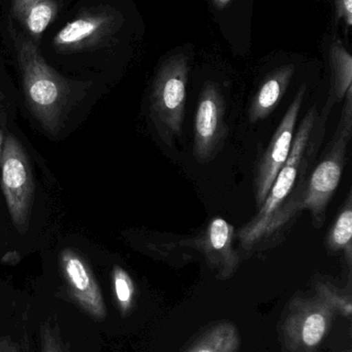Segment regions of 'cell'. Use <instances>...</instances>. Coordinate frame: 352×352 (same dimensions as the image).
<instances>
[{
    "instance_id": "4fadbf2b",
    "label": "cell",
    "mask_w": 352,
    "mask_h": 352,
    "mask_svg": "<svg viewBox=\"0 0 352 352\" xmlns=\"http://www.w3.org/2000/svg\"><path fill=\"white\" fill-rule=\"evenodd\" d=\"M329 59L332 87L328 102L322 109V119H326L334 103L344 99L346 93L352 89V56L340 39H335L331 43Z\"/></svg>"
},
{
    "instance_id": "cb8c5ba5",
    "label": "cell",
    "mask_w": 352,
    "mask_h": 352,
    "mask_svg": "<svg viewBox=\"0 0 352 352\" xmlns=\"http://www.w3.org/2000/svg\"><path fill=\"white\" fill-rule=\"evenodd\" d=\"M25 352H29L28 351V347H26V351H25Z\"/></svg>"
},
{
    "instance_id": "e0dca14e",
    "label": "cell",
    "mask_w": 352,
    "mask_h": 352,
    "mask_svg": "<svg viewBox=\"0 0 352 352\" xmlns=\"http://www.w3.org/2000/svg\"><path fill=\"white\" fill-rule=\"evenodd\" d=\"M41 352H65L61 339L58 337L57 332L54 330L49 322L41 324L39 329Z\"/></svg>"
},
{
    "instance_id": "7c38bea8",
    "label": "cell",
    "mask_w": 352,
    "mask_h": 352,
    "mask_svg": "<svg viewBox=\"0 0 352 352\" xmlns=\"http://www.w3.org/2000/svg\"><path fill=\"white\" fill-rule=\"evenodd\" d=\"M293 72L295 68L293 65H284L267 76L250 104L249 119L251 123L262 121L276 109L289 88Z\"/></svg>"
},
{
    "instance_id": "30bf717a",
    "label": "cell",
    "mask_w": 352,
    "mask_h": 352,
    "mask_svg": "<svg viewBox=\"0 0 352 352\" xmlns=\"http://www.w3.org/2000/svg\"><path fill=\"white\" fill-rule=\"evenodd\" d=\"M235 228L221 217L213 219L198 241L205 258L221 278L231 276L240 264V256L234 248Z\"/></svg>"
},
{
    "instance_id": "d6986e66",
    "label": "cell",
    "mask_w": 352,
    "mask_h": 352,
    "mask_svg": "<svg viewBox=\"0 0 352 352\" xmlns=\"http://www.w3.org/2000/svg\"><path fill=\"white\" fill-rule=\"evenodd\" d=\"M21 261V256L16 250H12V252H6L3 256H2L1 262L4 264L8 265H17Z\"/></svg>"
},
{
    "instance_id": "ac0fdd59",
    "label": "cell",
    "mask_w": 352,
    "mask_h": 352,
    "mask_svg": "<svg viewBox=\"0 0 352 352\" xmlns=\"http://www.w3.org/2000/svg\"><path fill=\"white\" fill-rule=\"evenodd\" d=\"M337 20L343 21L347 28L352 26V0H334Z\"/></svg>"
},
{
    "instance_id": "44dd1931",
    "label": "cell",
    "mask_w": 352,
    "mask_h": 352,
    "mask_svg": "<svg viewBox=\"0 0 352 352\" xmlns=\"http://www.w3.org/2000/svg\"><path fill=\"white\" fill-rule=\"evenodd\" d=\"M231 2V0H213V4L219 10H225Z\"/></svg>"
},
{
    "instance_id": "8fae6325",
    "label": "cell",
    "mask_w": 352,
    "mask_h": 352,
    "mask_svg": "<svg viewBox=\"0 0 352 352\" xmlns=\"http://www.w3.org/2000/svg\"><path fill=\"white\" fill-rule=\"evenodd\" d=\"M12 18L33 41H41L43 32L59 12L56 0H10Z\"/></svg>"
},
{
    "instance_id": "277c9868",
    "label": "cell",
    "mask_w": 352,
    "mask_h": 352,
    "mask_svg": "<svg viewBox=\"0 0 352 352\" xmlns=\"http://www.w3.org/2000/svg\"><path fill=\"white\" fill-rule=\"evenodd\" d=\"M189 62L184 54L167 58L159 67L150 94V118L161 140L171 146L182 135Z\"/></svg>"
},
{
    "instance_id": "603a6c76",
    "label": "cell",
    "mask_w": 352,
    "mask_h": 352,
    "mask_svg": "<svg viewBox=\"0 0 352 352\" xmlns=\"http://www.w3.org/2000/svg\"><path fill=\"white\" fill-rule=\"evenodd\" d=\"M2 99H3V96H2L1 93H0V105H1Z\"/></svg>"
},
{
    "instance_id": "6da1fadb",
    "label": "cell",
    "mask_w": 352,
    "mask_h": 352,
    "mask_svg": "<svg viewBox=\"0 0 352 352\" xmlns=\"http://www.w3.org/2000/svg\"><path fill=\"white\" fill-rule=\"evenodd\" d=\"M316 119L315 107H312L293 138L289 159L275 178L266 200L256 214L238 232L242 250H251L274 235L293 214L301 210L300 205L306 184L303 175L307 168V154L311 151L309 148Z\"/></svg>"
},
{
    "instance_id": "52a82bcc",
    "label": "cell",
    "mask_w": 352,
    "mask_h": 352,
    "mask_svg": "<svg viewBox=\"0 0 352 352\" xmlns=\"http://www.w3.org/2000/svg\"><path fill=\"white\" fill-rule=\"evenodd\" d=\"M225 102L216 82H208L203 88L194 117V153L200 163L210 162L222 148L227 127Z\"/></svg>"
},
{
    "instance_id": "9c48e42d",
    "label": "cell",
    "mask_w": 352,
    "mask_h": 352,
    "mask_svg": "<svg viewBox=\"0 0 352 352\" xmlns=\"http://www.w3.org/2000/svg\"><path fill=\"white\" fill-rule=\"evenodd\" d=\"M59 263L72 300L91 318L105 320L107 308L103 293L86 261L72 248H65L60 252Z\"/></svg>"
},
{
    "instance_id": "5bb4252c",
    "label": "cell",
    "mask_w": 352,
    "mask_h": 352,
    "mask_svg": "<svg viewBox=\"0 0 352 352\" xmlns=\"http://www.w3.org/2000/svg\"><path fill=\"white\" fill-rule=\"evenodd\" d=\"M240 335L231 322L215 324L203 333L184 352H238Z\"/></svg>"
},
{
    "instance_id": "7402d4cb",
    "label": "cell",
    "mask_w": 352,
    "mask_h": 352,
    "mask_svg": "<svg viewBox=\"0 0 352 352\" xmlns=\"http://www.w3.org/2000/svg\"><path fill=\"white\" fill-rule=\"evenodd\" d=\"M4 129L3 128H0V161H1V155H2V148H3V142H4Z\"/></svg>"
},
{
    "instance_id": "7a4b0ae2",
    "label": "cell",
    "mask_w": 352,
    "mask_h": 352,
    "mask_svg": "<svg viewBox=\"0 0 352 352\" xmlns=\"http://www.w3.org/2000/svg\"><path fill=\"white\" fill-rule=\"evenodd\" d=\"M27 107L45 132L56 136L63 127L78 82L66 80L45 62L30 37L10 25Z\"/></svg>"
},
{
    "instance_id": "3957f363",
    "label": "cell",
    "mask_w": 352,
    "mask_h": 352,
    "mask_svg": "<svg viewBox=\"0 0 352 352\" xmlns=\"http://www.w3.org/2000/svg\"><path fill=\"white\" fill-rule=\"evenodd\" d=\"M352 136V89L345 95L338 129L322 160L309 180L306 182L302 195L301 210H308L316 228L324 223L327 208L336 192L346 161L347 146Z\"/></svg>"
},
{
    "instance_id": "5b68a950",
    "label": "cell",
    "mask_w": 352,
    "mask_h": 352,
    "mask_svg": "<svg viewBox=\"0 0 352 352\" xmlns=\"http://www.w3.org/2000/svg\"><path fill=\"white\" fill-rule=\"evenodd\" d=\"M0 164L1 188L10 219L17 231L25 234L30 223L35 184L28 156L12 134L4 138Z\"/></svg>"
},
{
    "instance_id": "2e32d148",
    "label": "cell",
    "mask_w": 352,
    "mask_h": 352,
    "mask_svg": "<svg viewBox=\"0 0 352 352\" xmlns=\"http://www.w3.org/2000/svg\"><path fill=\"white\" fill-rule=\"evenodd\" d=\"M114 293L120 312L123 316L132 309L134 299V285L130 275L122 267L114 266L113 273Z\"/></svg>"
},
{
    "instance_id": "ffe728a7",
    "label": "cell",
    "mask_w": 352,
    "mask_h": 352,
    "mask_svg": "<svg viewBox=\"0 0 352 352\" xmlns=\"http://www.w3.org/2000/svg\"><path fill=\"white\" fill-rule=\"evenodd\" d=\"M0 352H20L18 345L8 339H0Z\"/></svg>"
},
{
    "instance_id": "ba28073f",
    "label": "cell",
    "mask_w": 352,
    "mask_h": 352,
    "mask_svg": "<svg viewBox=\"0 0 352 352\" xmlns=\"http://www.w3.org/2000/svg\"><path fill=\"white\" fill-rule=\"evenodd\" d=\"M305 93L306 85H302L258 163L254 180L258 208L266 200L275 178L284 166L291 154L296 124L303 105Z\"/></svg>"
},
{
    "instance_id": "8992f818",
    "label": "cell",
    "mask_w": 352,
    "mask_h": 352,
    "mask_svg": "<svg viewBox=\"0 0 352 352\" xmlns=\"http://www.w3.org/2000/svg\"><path fill=\"white\" fill-rule=\"evenodd\" d=\"M123 18L117 10L105 8L85 12L66 23L54 36L60 53H76L109 45L121 28Z\"/></svg>"
},
{
    "instance_id": "9a60e30c",
    "label": "cell",
    "mask_w": 352,
    "mask_h": 352,
    "mask_svg": "<svg viewBox=\"0 0 352 352\" xmlns=\"http://www.w3.org/2000/svg\"><path fill=\"white\" fill-rule=\"evenodd\" d=\"M352 197L347 196L346 202L339 213L334 225L327 236V246L331 252L343 254L349 266L352 262Z\"/></svg>"
}]
</instances>
